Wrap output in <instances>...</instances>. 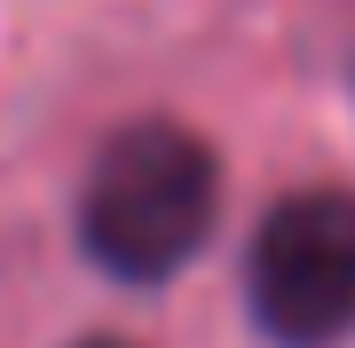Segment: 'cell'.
<instances>
[{
    "mask_svg": "<svg viewBox=\"0 0 355 348\" xmlns=\"http://www.w3.org/2000/svg\"><path fill=\"white\" fill-rule=\"evenodd\" d=\"M221 222V158L182 119H135L79 182V254L119 285H166Z\"/></svg>",
    "mask_w": 355,
    "mask_h": 348,
    "instance_id": "obj_1",
    "label": "cell"
},
{
    "mask_svg": "<svg viewBox=\"0 0 355 348\" xmlns=\"http://www.w3.org/2000/svg\"><path fill=\"white\" fill-rule=\"evenodd\" d=\"M245 309L277 348H340L355 333V190H292L261 214Z\"/></svg>",
    "mask_w": 355,
    "mask_h": 348,
    "instance_id": "obj_2",
    "label": "cell"
},
{
    "mask_svg": "<svg viewBox=\"0 0 355 348\" xmlns=\"http://www.w3.org/2000/svg\"><path fill=\"white\" fill-rule=\"evenodd\" d=\"M79 348H135V340H79Z\"/></svg>",
    "mask_w": 355,
    "mask_h": 348,
    "instance_id": "obj_3",
    "label": "cell"
}]
</instances>
